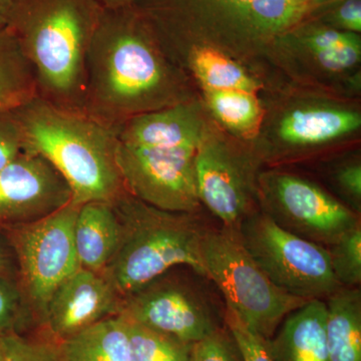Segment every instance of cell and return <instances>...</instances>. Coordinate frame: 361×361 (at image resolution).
Instances as JSON below:
<instances>
[{"label": "cell", "mask_w": 361, "mask_h": 361, "mask_svg": "<svg viewBox=\"0 0 361 361\" xmlns=\"http://www.w3.org/2000/svg\"><path fill=\"white\" fill-rule=\"evenodd\" d=\"M177 82L151 25L135 6L103 9L87 58L85 114L115 128L180 104Z\"/></svg>", "instance_id": "6da1fadb"}, {"label": "cell", "mask_w": 361, "mask_h": 361, "mask_svg": "<svg viewBox=\"0 0 361 361\" xmlns=\"http://www.w3.org/2000/svg\"><path fill=\"white\" fill-rule=\"evenodd\" d=\"M103 9L92 0H16L8 27L40 99L85 114L87 52Z\"/></svg>", "instance_id": "7a4b0ae2"}, {"label": "cell", "mask_w": 361, "mask_h": 361, "mask_svg": "<svg viewBox=\"0 0 361 361\" xmlns=\"http://www.w3.org/2000/svg\"><path fill=\"white\" fill-rule=\"evenodd\" d=\"M25 151L44 157L71 191V203H113L125 193L116 164L118 139L110 126L59 109L39 97L16 110Z\"/></svg>", "instance_id": "3957f363"}, {"label": "cell", "mask_w": 361, "mask_h": 361, "mask_svg": "<svg viewBox=\"0 0 361 361\" xmlns=\"http://www.w3.org/2000/svg\"><path fill=\"white\" fill-rule=\"evenodd\" d=\"M122 241L104 275L121 296L133 293L176 266L205 277L202 241L208 226L196 214L160 210L125 192L113 202Z\"/></svg>", "instance_id": "277c9868"}, {"label": "cell", "mask_w": 361, "mask_h": 361, "mask_svg": "<svg viewBox=\"0 0 361 361\" xmlns=\"http://www.w3.org/2000/svg\"><path fill=\"white\" fill-rule=\"evenodd\" d=\"M205 277L224 297L226 307L249 329L272 338L287 315L307 303L277 287L259 267L231 228H207L202 241Z\"/></svg>", "instance_id": "5b68a950"}, {"label": "cell", "mask_w": 361, "mask_h": 361, "mask_svg": "<svg viewBox=\"0 0 361 361\" xmlns=\"http://www.w3.org/2000/svg\"><path fill=\"white\" fill-rule=\"evenodd\" d=\"M78 207L71 202L42 219L0 228L16 254L23 302L39 324L54 292L80 268L73 237Z\"/></svg>", "instance_id": "8992f818"}, {"label": "cell", "mask_w": 361, "mask_h": 361, "mask_svg": "<svg viewBox=\"0 0 361 361\" xmlns=\"http://www.w3.org/2000/svg\"><path fill=\"white\" fill-rule=\"evenodd\" d=\"M237 231L259 267L290 295L325 300L341 287L325 247L282 229L261 211L249 214Z\"/></svg>", "instance_id": "52a82bcc"}, {"label": "cell", "mask_w": 361, "mask_h": 361, "mask_svg": "<svg viewBox=\"0 0 361 361\" xmlns=\"http://www.w3.org/2000/svg\"><path fill=\"white\" fill-rule=\"evenodd\" d=\"M261 205L282 229L318 245L329 247L360 224L357 214L310 180L285 173L260 180Z\"/></svg>", "instance_id": "ba28073f"}, {"label": "cell", "mask_w": 361, "mask_h": 361, "mask_svg": "<svg viewBox=\"0 0 361 361\" xmlns=\"http://www.w3.org/2000/svg\"><path fill=\"white\" fill-rule=\"evenodd\" d=\"M197 148H144L118 142L116 164L126 192L160 210L196 214L201 206L195 172Z\"/></svg>", "instance_id": "9c48e42d"}, {"label": "cell", "mask_w": 361, "mask_h": 361, "mask_svg": "<svg viewBox=\"0 0 361 361\" xmlns=\"http://www.w3.org/2000/svg\"><path fill=\"white\" fill-rule=\"evenodd\" d=\"M224 312L193 285L160 276L123 297L120 314L163 336L193 344L225 324Z\"/></svg>", "instance_id": "30bf717a"}, {"label": "cell", "mask_w": 361, "mask_h": 361, "mask_svg": "<svg viewBox=\"0 0 361 361\" xmlns=\"http://www.w3.org/2000/svg\"><path fill=\"white\" fill-rule=\"evenodd\" d=\"M71 202L70 187L39 154L23 151L0 171V228L42 219Z\"/></svg>", "instance_id": "8fae6325"}, {"label": "cell", "mask_w": 361, "mask_h": 361, "mask_svg": "<svg viewBox=\"0 0 361 361\" xmlns=\"http://www.w3.org/2000/svg\"><path fill=\"white\" fill-rule=\"evenodd\" d=\"M123 297L102 273L80 267L63 282L47 303L40 323L45 338L59 342L120 314Z\"/></svg>", "instance_id": "7c38bea8"}, {"label": "cell", "mask_w": 361, "mask_h": 361, "mask_svg": "<svg viewBox=\"0 0 361 361\" xmlns=\"http://www.w3.org/2000/svg\"><path fill=\"white\" fill-rule=\"evenodd\" d=\"M247 169V164L208 137H204L197 148L195 172L199 199L226 228L238 229L253 212Z\"/></svg>", "instance_id": "4fadbf2b"}, {"label": "cell", "mask_w": 361, "mask_h": 361, "mask_svg": "<svg viewBox=\"0 0 361 361\" xmlns=\"http://www.w3.org/2000/svg\"><path fill=\"white\" fill-rule=\"evenodd\" d=\"M114 130L120 144L144 148L198 147L204 137L196 110L183 103L133 116Z\"/></svg>", "instance_id": "5bb4252c"}, {"label": "cell", "mask_w": 361, "mask_h": 361, "mask_svg": "<svg viewBox=\"0 0 361 361\" xmlns=\"http://www.w3.org/2000/svg\"><path fill=\"white\" fill-rule=\"evenodd\" d=\"M326 303L308 301L287 315L268 339L274 361H329L326 343Z\"/></svg>", "instance_id": "9a60e30c"}, {"label": "cell", "mask_w": 361, "mask_h": 361, "mask_svg": "<svg viewBox=\"0 0 361 361\" xmlns=\"http://www.w3.org/2000/svg\"><path fill=\"white\" fill-rule=\"evenodd\" d=\"M122 224L108 202L78 207L73 237L80 267L104 274L122 241Z\"/></svg>", "instance_id": "2e32d148"}, {"label": "cell", "mask_w": 361, "mask_h": 361, "mask_svg": "<svg viewBox=\"0 0 361 361\" xmlns=\"http://www.w3.org/2000/svg\"><path fill=\"white\" fill-rule=\"evenodd\" d=\"M360 115L336 108L292 111L280 122V137L292 146H315L334 141L360 129Z\"/></svg>", "instance_id": "e0dca14e"}, {"label": "cell", "mask_w": 361, "mask_h": 361, "mask_svg": "<svg viewBox=\"0 0 361 361\" xmlns=\"http://www.w3.org/2000/svg\"><path fill=\"white\" fill-rule=\"evenodd\" d=\"M58 344L63 361H130L129 322L111 316Z\"/></svg>", "instance_id": "ac0fdd59"}, {"label": "cell", "mask_w": 361, "mask_h": 361, "mask_svg": "<svg viewBox=\"0 0 361 361\" xmlns=\"http://www.w3.org/2000/svg\"><path fill=\"white\" fill-rule=\"evenodd\" d=\"M325 303L329 361H361L360 287H339Z\"/></svg>", "instance_id": "d6986e66"}, {"label": "cell", "mask_w": 361, "mask_h": 361, "mask_svg": "<svg viewBox=\"0 0 361 361\" xmlns=\"http://www.w3.org/2000/svg\"><path fill=\"white\" fill-rule=\"evenodd\" d=\"M37 96L32 66L9 27L0 30V111L13 110Z\"/></svg>", "instance_id": "ffe728a7"}, {"label": "cell", "mask_w": 361, "mask_h": 361, "mask_svg": "<svg viewBox=\"0 0 361 361\" xmlns=\"http://www.w3.org/2000/svg\"><path fill=\"white\" fill-rule=\"evenodd\" d=\"M189 54V63L205 90H244L254 92L258 82L243 68L222 52L210 47H194Z\"/></svg>", "instance_id": "44dd1931"}, {"label": "cell", "mask_w": 361, "mask_h": 361, "mask_svg": "<svg viewBox=\"0 0 361 361\" xmlns=\"http://www.w3.org/2000/svg\"><path fill=\"white\" fill-rule=\"evenodd\" d=\"M207 103L223 125L236 132L253 130L262 110L254 92L244 90H205Z\"/></svg>", "instance_id": "7402d4cb"}, {"label": "cell", "mask_w": 361, "mask_h": 361, "mask_svg": "<svg viewBox=\"0 0 361 361\" xmlns=\"http://www.w3.org/2000/svg\"><path fill=\"white\" fill-rule=\"evenodd\" d=\"M128 322L130 361L189 360L192 344L183 343L171 337L163 336L129 319Z\"/></svg>", "instance_id": "603a6c76"}, {"label": "cell", "mask_w": 361, "mask_h": 361, "mask_svg": "<svg viewBox=\"0 0 361 361\" xmlns=\"http://www.w3.org/2000/svg\"><path fill=\"white\" fill-rule=\"evenodd\" d=\"M330 265L341 287H360L361 283V223L327 247Z\"/></svg>", "instance_id": "cb8c5ba5"}, {"label": "cell", "mask_w": 361, "mask_h": 361, "mask_svg": "<svg viewBox=\"0 0 361 361\" xmlns=\"http://www.w3.org/2000/svg\"><path fill=\"white\" fill-rule=\"evenodd\" d=\"M4 361H63L59 344L51 339L27 338L18 332L0 334Z\"/></svg>", "instance_id": "d4e9b609"}, {"label": "cell", "mask_w": 361, "mask_h": 361, "mask_svg": "<svg viewBox=\"0 0 361 361\" xmlns=\"http://www.w3.org/2000/svg\"><path fill=\"white\" fill-rule=\"evenodd\" d=\"M188 361H244L232 332L224 324L192 344Z\"/></svg>", "instance_id": "484cf974"}, {"label": "cell", "mask_w": 361, "mask_h": 361, "mask_svg": "<svg viewBox=\"0 0 361 361\" xmlns=\"http://www.w3.org/2000/svg\"><path fill=\"white\" fill-rule=\"evenodd\" d=\"M224 322L236 339L244 361H274L271 356L268 339L249 329L234 311L226 306Z\"/></svg>", "instance_id": "4316f807"}, {"label": "cell", "mask_w": 361, "mask_h": 361, "mask_svg": "<svg viewBox=\"0 0 361 361\" xmlns=\"http://www.w3.org/2000/svg\"><path fill=\"white\" fill-rule=\"evenodd\" d=\"M16 109L0 111V171L25 151Z\"/></svg>", "instance_id": "83f0119b"}, {"label": "cell", "mask_w": 361, "mask_h": 361, "mask_svg": "<svg viewBox=\"0 0 361 361\" xmlns=\"http://www.w3.org/2000/svg\"><path fill=\"white\" fill-rule=\"evenodd\" d=\"M313 56L325 70L339 73L355 66L360 61V37L329 51L313 52Z\"/></svg>", "instance_id": "f1b7e54d"}, {"label": "cell", "mask_w": 361, "mask_h": 361, "mask_svg": "<svg viewBox=\"0 0 361 361\" xmlns=\"http://www.w3.org/2000/svg\"><path fill=\"white\" fill-rule=\"evenodd\" d=\"M21 299L18 287L0 277V334L18 332L21 318Z\"/></svg>", "instance_id": "f546056e"}, {"label": "cell", "mask_w": 361, "mask_h": 361, "mask_svg": "<svg viewBox=\"0 0 361 361\" xmlns=\"http://www.w3.org/2000/svg\"><path fill=\"white\" fill-rule=\"evenodd\" d=\"M357 37L356 33L342 32L330 26L308 28L303 37L304 44L313 52L329 51L339 45L348 44Z\"/></svg>", "instance_id": "4dcf8cb0"}, {"label": "cell", "mask_w": 361, "mask_h": 361, "mask_svg": "<svg viewBox=\"0 0 361 361\" xmlns=\"http://www.w3.org/2000/svg\"><path fill=\"white\" fill-rule=\"evenodd\" d=\"M329 14V21L336 30L357 33L361 30V0H338Z\"/></svg>", "instance_id": "1f68e13d"}, {"label": "cell", "mask_w": 361, "mask_h": 361, "mask_svg": "<svg viewBox=\"0 0 361 361\" xmlns=\"http://www.w3.org/2000/svg\"><path fill=\"white\" fill-rule=\"evenodd\" d=\"M337 185L350 201L351 210L360 216L361 202V167L353 163L343 166L336 175Z\"/></svg>", "instance_id": "d6a6232c"}, {"label": "cell", "mask_w": 361, "mask_h": 361, "mask_svg": "<svg viewBox=\"0 0 361 361\" xmlns=\"http://www.w3.org/2000/svg\"><path fill=\"white\" fill-rule=\"evenodd\" d=\"M16 0H0V30L8 27Z\"/></svg>", "instance_id": "836d02e7"}, {"label": "cell", "mask_w": 361, "mask_h": 361, "mask_svg": "<svg viewBox=\"0 0 361 361\" xmlns=\"http://www.w3.org/2000/svg\"><path fill=\"white\" fill-rule=\"evenodd\" d=\"M104 9H120L135 6L137 0H92Z\"/></svg>", "instance_id": "e575fe53"}, {"label": "cell", "mask_w": 361, "mask_h": 361, "mask_svg": "<svg viewBox=\"0 0 361 361\" xmlns=\"http://www.w3.org/2000/svg\"><path fill=\"white\" fill-rule=\"evenodd\" d=\"M11 269L6 251L0 245V277L11 281Z\"/></svg>", "instance_id": "d590c367"}, {"label": "cell", "mask_w": 361, "mask_h": 361, "mask_svg": "<svg viewBox=\"0 0 361 361\" xmlns=\"http://www.w3.org/2000/svg\"><path fill=\"white\" fill-rule=\"evenodd\" d=\"M299 1L303 2L305 4H320L331 1V0H299Z\"/></svg>", "instance_id": "8d00e7d4"}, {"label": "cell", "mask_w": 361, "mask_h": 361, "mask_svg": "<svg viewBox=\"0 0 361 361\" xmlns=\"http://www.w3.org/2000/svg\"><path fill=\"white\" fill-rule=\"evenodd\" d=\"M0 361H4L2 360L1 349H0Z\"/></svg>", "instance_id": "74e56055"}]
</instances>
